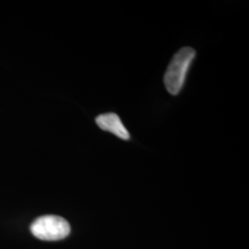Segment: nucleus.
Returning a JSON list of instances; mask_svg holds the SVG:
<instances>
[{
  "label": "nucleus",
  "mask_w": 249,
  "mask_h": 249,
  "mask_svg": "<svg viewBox=\"0 0 249 249\" xmlns=\"http://www.w3.org/2000/svg\"><path fill=\"white\" fill-rule=\"evenodd\" d=\"M195 56L196 52L191 47H183L174 55L163 79L166 89L172 95H177L181 91Z\"/></svg>",
  "instance_id": "1"
},
{
  "label": "nucleus",
  "mask_w": 249,
  "mask_h": 249,
  "mask_svg": "<svg viewBox=\"0 0 249 249\" xmlns=\"http://www.w3.org/2000/svg\"><path fill=\"white\" fill-rule=\"evenodd\" d=\"M32 233L40 240L58 241L71 232L69 222L60 216L45 215L36 219L30 226Z\"/></svg>",
  "instance_id": "2"
},
{
  "label": "nucleus",
  "mask_w": 249,
  "mask_h": 249,
  "mask_svg": "<svg viewBox=\"0 0 249 249\" xmlns=\"http://www.w3.org/2000/svg\"><path fill=\"white\" fill-rule=\"evenodd\" d=\"M96 124L99 127L105 131H108L116 135L117 138L128 141L130 139L129 132L125 128L120 117L114 113L103 114L96 117Z\"/></svg>",
  "instance_id": "3"
}]
</instances>
